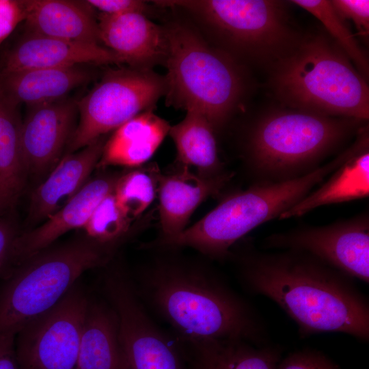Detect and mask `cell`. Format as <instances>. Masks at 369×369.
<instances>
[{"label": "cell", "instance_id": "cell-1", "mask_svg": "<svg viewBox=\"0 0 369 369\" xmlns=\"http://www.w3.org/2000/svg\"><path fill=\"white\" fill-rule=\"evenodd\" d=\"M156 254L130 276L141 302L184 340L235 338L266 344L261 318L212 268L175 249Z\"/></svg>", "mask_w": 369, "mask_h": 369}, {"label": "cell", "instance_id": "cell-2", "mask_svg": "<svg viewBox=\"0 0 369 369\" xmlns=\"http://www.w3.org/2000/svg\"><path fill=\"white\" fill-rule=\"evenodd\" d=\"M241 284L275 302L302 338L342 333L369 340V303L355 279L302 251L234 252Z\"/></svg>", "mask_w": 369, "mask_h": 369}, {"label": "cell", "instance_id": "cell-3", "mask_svg": "<svg viewBox=\"0 0 369 369\" xmlns=\"http://www.w3.org/2000/svg\"><path fill=\"white\" fill-rule=\"evenodd\" d=\"M366 122L285 108L266 112L246 129L243 168L252 183L293 180L316 170Z\"/></svg>", "mask_w": 369, "mask_h": 369}, {"label": "cell", "instance_id": "cell-4", "mask_svg": "<svg viewBox=\"0 0 369 369\" xmlns=\"http://www.w3.org/2000/svg\"><path fill=\"white\" fill-rule=\"evenodd\" d=\"M271 68V89L286 107L368 121L369 88L366 79L325 35L300 38Z\"/></svg>", "mask_w": 369, "mask_h": 369}, {"label": "cell", "instance_id": "cell-5", "mask_svg": "<svg viewBox=\"0 0 369 369\" xmlns=\"http://www.w3.org/2000/svg\"><path fill=\"white\" fill-rule=\"evenodd\" d=\"M346 148L333 159L303 176L283 182L252 183L232 192L196 223L180 234L157 238L159 249L189 247L211 260L230 258L234 245L259 226L279 217L301 201L353 155Z\"/></svg>", "mask_w": 369, "mask_h": 369}, {"label": "cell", "instance_id": "cell-6", "mask_svg": "<svg viewBox=\"0 0 369 369\" xmlns=\"http://www.w3.org/2000/svg\"><path fill=\"white\" fill-rule=\"evenodd\" d=\"M164 28L166 103L199 111L217 135L228 123L245 93L241 66L189 25L174 23Z\"/></svg>", "mask_w": 369, "mask_h": 369}, {"label": "cell", "instance_id": "cell-7", "mask_svg": "<svg viewBox=\"0 0 369 369\" xmlns=\"http://www.w3.org/2000/svg\"><path fill=\"white\" fill-rule=\"evenodd\" d=\"M114 254L85 235L24 260L0 290V332L17 333L55 306L86 271L107 266Z\"/></svg>", "mask_w": 369, "mask_h": 369}, {"label": "cell", "instance_id": "cell-8", "mask_svg": "<svg viewBox=\"0 0 369 369\" xmlns=\"http://www.w3.org/2000/svg\"><path fill=\"white\" fill-rule=\"evenodd\" d=\"M180 8L208 30L219 49L238 58L271 67L300 38L290 27L283 3L273 0L155 1Z\"/></svg>", "mask_w": 369, "mask_h": 369}, {"label": "cell", "instance_id": "cell-9", "mask_svg": "<svg viewBox=\"0 0 369 369\" xmlns=\"http://www.w3.org/2000/svg\"><path fill=\"white\" fill-rule=\"evenodd\" d=\"M165 93V77L152 70L132 68L108 72L77 102L80 119L66 154L84 148L137 115L153 109Z\"/></svg>", "mask_w": 369, "mask_h": 369}, {"label": "cell", "instance_id": "cell-10", "mask_svg": "<svg viewBox=\"0 0 369 369\" xmlns=\"http://www.w3.org/2000/svg\"><path fill=\"white\" fill-rule=\"evenodd\" d=\"M109 266L104 289L118 318L128 369H188L180 343L149 316L133 287L130 275L118 264Z\"/></svg>", "mask_w": 369, "mask_h": 369}, {"label": "cell", "instance_id": "cell-11", "mask_svg": "<svg viewBox=\"0 0 369 369\" xmlns=\"http://www.w3.org/2000/svg\"><path fill=\"white\" fill-rule=\"evenodd\" d=\"M90 302L75 284L55 306L25 324L15 338L20 369H76Z\"/></svg>", "mask_w": 369, "mask_h": 369}, {"label": "cell", "instance_id": "cell-12", "mask_svg": "<svg viewBox=\"0 0 369 369\" xmlns=\"http://www.w3.org/2000/svg\"><path fill=\"white\" fill-rule=\"evenodd\" d=\"M265 249L307 253L353 279L369 283V213L324 226H300L273 233Z\"/></svg>", "mask_w": 369, "mask_h": 369}, {"label": "cell", "instance_id": "cell-13", "mask_svg": "<svg viewBox=\"0 0 369 369\" xmlns=\"http://www.w3.org/2000/svg\"><path fill=\"white\" fill-rule=\"evenodd\" d=\"M77 102L66 98L28 106L21 126V150L28 174L53 169L74 131Z\"/></svg>", "mask_w": 369, "mask_h": 369}, {"label": "cell", "instance_id": "cell-14", "mask_svg": "<svg viewBox=\"0 0 369 369\" xmlns=\"http://www.w3.org/2000/svg\"><path fill=\"white\" fill-rule=\"evenodd\" d=\"M123 59L99 44L71 42L25 31L0 59V76L28 70L85 64H120Z\"/></svg>", "mask_w": 369, "mask_h": 369}, {"label": "cell", "instance_id": "cell-15", "mask_svg": "<svg viewBox=\"0 0 369 369\" xmlns=\"http://www.w3.org/2000/svg\"><path fill=\"white\" fill-rule=\"evenodd\" d=\"M119 174H105L88 180L61 208L44 223L20 233L15 246V265L51 246L66 232L83 228L100 201L115 186Z\"/></svg>", "mask_w": 369, "mask_h": 369}, {"label": "cell", "instance_id": "cell-16", "mask_svg": "<svg viewBox=\"0 0 369 369\" xmlns=\"http://www.w3.org/2000/svg\"><path fill=\"white\" fill-rule=\"evenodd\" d=\"M233 175L228 172L206 178L184 167L167 174L161 172L157 191L161 233L157 238L174 236L184 230L199 206L220 195Z\"/></svg>", "mask_w": 369, "mask_h": 369}, {"label": "cell", "instance_id": "cell-17", "mask_svg": "<svg viewBox=\"0 0 369 369\" xmlns=\"http://www.w3.org/2000/svg\"><path fill=\"white\" fill-rule=\"evenodd\" d=\"M99 39L133 68L151 70L164 62L167 41L165 28L140 12L98 16Z\"/></svg>", "mask_w": 369, "mask_h": 369}, {"label": "cell", "instance_id": "cell-18", "mask_svg": "<svg viewBox=\"0 0 369 369\" xmlns=\"http://www.w3.org/2000/svg\"><path fill=\"white\" fill-rule=\"evenodd\" d=\"M105 141L102 136L59 160L46 180L31 193L28 215L31 222L46 219L85 184L97 166Z\"/></svg>", "mask_w": 369, "mask_h": 369}, {"label": "cell", "instance_id": "cell-19", "mask_svg": "<svg viewBox=\"0 0 369 369\" xmlns=\"http://www.w3.org/2000/svg\"><path fill=\"white\" fill-rule=\"evenodd\" d=\"M25 30L71 42L98 44V21L86 1H23Z\"/></svg>", "mask_w": 369, "mask_h": 369}, {"label": "cell", "instance_id": "cell-20", "mask_svg": "<svg viewBox=\"0 0 369 369\" xmlns=\"http://www.w3.org/2000/svg\"><path fill=\"white\" fill-rule=\"evenodd\" d=\"M181 344L188 369H277L278 348L242 339L184 340Z\"/></svg>", "mask_w": 369, "mask_h": 369}, {"label": "cell", "instance_id": "cell-21", "mask_svg": "<svg viewBox=\"0 0 369 369\" xmlns=\"http://www.w3.org/2000/svg\"><path fill=\"white\" fill-rule=\"evenodd\" d=\"M91 72L83 65L28 70L0 76V96L17 107L49 102L65 98L88 81Z\"/></svg>", "mask_w": 369, "mask_h": 369}, {"label": "cell", "instance_id": "cell-22", "mask_svg": "<svg viewBox=\"0 0 369 369\" xmlns=\"http://www.w3.org/2000/svg\"><path fill=\"white\" fill-rule=\"evenodd\" d=\"M170 127L153 109L137 115L106 140L96 167L119 165L135 168L145 165L168 135Z\"/></svg>", "mask_w": 369, "mask_h": 369}, {"label": "cell", "instance_id": "cell-23", "mask_svg": "<svg viewBox=\"0 0 369 369\" xmlns=\"http://www.w3.org/2000/svg\"><path fill=\"white\" fill-rule=\"evenodd\" d=\"M369 195V141L278 218L302 217L323 206L357 200Z\"/></svg>", "mask_w": 369, "mask_h": 369}, {"label": "cell", "instance_id": "cell-24", "mask_svg": "<svg viewBox=\"0 0 369 369\" xmlns=\"http://www.w3.org/2000/svg\"><path fill=\"white\" fill-rule=\"evenodd\" d=\"M76 369H128L118 318L109 302H90Z\"/></svg>", "mask_w": 369, "mask_h": 369}, {"label": "cell", "instance_id": "cell-25", "mask_svg": "<svg viewBox=\"0 0 369 369\" xmlns=\"http://www.w3.org/2000/svg\"><path fill=\"white\" fill-rule=\"evenodd\" d=\"M184 118L170 127L169 135L176 148L179 167L199 176L214 178L228 172L219 155L216 133L206 118L196 109H188Z\"/></svg>", "mask_w": 369, "mask_h": 369}, {"label": "cell", "instance_id": "cell-26", "mask_svg": "<svg viewBox=\"0 0 369 369\" xmlns=\"http://www.w3.org/2000/svg\"><path fill=\"white\" fill-rule=\"evenodd\" d=\"M21 126L17 107L0 96V193L10 206L27 175L22 155Z\"/></svg>", "mask_w": 369, "mask_h": 369}, {"label": "cell", "instance_id": "cell-27", "mask_svg": "<svg viewBox=\"0 0 369 369\" xmlns=\"http://www.w3.org/2000/svg\"><path fill=\"white\" fill-rule=\"evenodd\" d=\"M161 174L156 163L120 174L113 193L119 206L132 220L141 217L153 202Z\"/></svg>", "mask_w": 369, "mask_h": 369}, {"label": "cell", "instance_id": "cell-28", "mask_svg": "<svg viewBox=\"0 0 369 369\" xmlns=\"http://www.w3.org/2000/svg\"><path fill=\"white\" fill-rule=\"evenodd\" d=\"M134 221L119 206L112 191L98 204L83 229L89 238L115 253L136 232Z\"/></svg>", "mask_w": 369, "mask_h": 369}, {"label": "cell", "instance_id": "cell-29", "mask_svg": "<svg viewBox=\"0 0 369 369\" xmlns=\"http://www.w3.org/2000/svg\"><path fill=\"white\" fill-rule=\"evenodd\" d=\"M307 10L323 24L333 41L352 61L355 68L366 79L368 77V59L357 42L348 25L336 10L331 1L293 0L289 1Z\"/></svg>", "mask_w": 369, "mask_h": 369}, {"label": "cell", "instance_id": "cell-30", "mask_svg": "<svg viewBox=\"0 0 369 369\" xmlns=\"http://www.w3.org/2000/svg\"><path fill=\"white\" fill-rule=\"evenodd\" d=\"M0 214V277L6 279L15 269V246L20 234L13 216Z\"/></svg>", "mask_w": 369, "mask_h": 369}, {"label": "cell", "instance_id": "cell-31", "mask_svg": "<svg viewBox=\"0 0 369 369\" xmlns=\"http://www.w3.org/2000/svg\"><path fill=\"white\" fill-rule=\"evenodd\" d=\"M277 369H341L321 352L303 349L288 355L281 359Z\"/></svg>", "mask_w": 369, "mask_h": 369}, {"label": "cell", "instance_id": "cell-32", "mask_svg": "<svg viewBox=\"0 0 369 369\" xmlns=\"http://www.w3.org/2000/svg\"><path fill=\"white\" fill-rule=\"evenodd\" d=\"M331 3L344 18L351 20L360 36L368 40L369 35L368 0H333Z\"/></svg>", "mask_w": 369, "mask_h": 369}, {"label": "cell", "instance_id": "cell-33", "mask_svg": "<svg viewBox=\"0 0 369 369\" xmlns=\"http://www.w3.org/2000/svg\"><path fill=\"white\" fill-rule=\"evenodd\" d=\"M25 18L23 1L0 0V44Z\"/></svg>", "mask_w": 369, "mask_h": 369}, {"label": "cell", "instance_id": "cell-34", "mask_svg": "<svg viewBox=\"0 0 369 369\" xmlns=\"http://www.w3.org/2000/svg\"><path fill=\"white\" fill-rule=\"evenodd\" d=\"M92 8L101 14L115 16L131 12L144 13L148 6L144 1L137 0H88L85 1Z\"/></svg>", "mask_w": 369, "mask_h": 369}, {"label": "cell", "instance_id": "cell-35", "mask_svg": "<svg viewBox=\"0 0 369 369\" xmlns=\"http://www.w3.org/2000/svg\"><path fill=\"white\" fill-rule=\"evenodd\" d=\"M16 333L0 332V369H20L15 350Z\"/></svg>", "mask_w": 369, "mask_h": 369}, {"label": "cell", "instance_id": "cell-36", "mask_svg": "<svg viewBox=\"0 0 369 369\" xmlns=\"http://www.w3.org/2000/svg\"><path fill=\"white\" fill-rule=\"evenodd\" d=\"M10 206L0 193V214L8 210Z\"/></svg>", "mask_w": 369, "mask_h": 369}]
</instances>
